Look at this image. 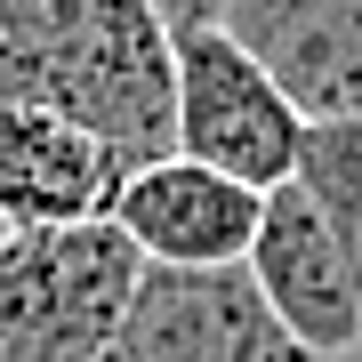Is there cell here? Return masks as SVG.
<instances>
[{
    "label": "cell",
    "mask_w": 362,
    "mask_h": 362,
    "mask_svg": "<svg viewBox=\"0 0 362 362\" xmlns=\"http://www.w3.org/2000/svg\"><path fill=\"white\" fill-rule=\"evenodd\" d=\"M0 105L65 113L121 161L177 153V49L145 0H0Z\"/></svg>",
    "instance_id": "1"
},
{
    "label": "cell",
    "mask_w": 362,
    "mask_h": 362,
    "mask_svg": "<svg viewBox=\"0 0 362 362\" xmlns=\"http://www.w3.org/2000/svg\"><path fill=\"white\" fill-rule=\"evenodd\" d=\"M145 258L97 226H49L0 242V362H113Z\"/></svg>",
    "instance_id": "2"
},
{
    "label": "cell",
    "mask_w": 362,
    "mask_h": 362,
    "mask_svg": "<svg viewBox=\"0 0 362 362\" xmlns=\"http://www.w3.org/2000/svg\"><path fill=\"white\" fill-rule=\"evenodd\" d=\"M177 49V153L218 169V177L250 185V194H274V185L298 177V153H306V121L298 105L266 81V65L242 49L226 25L169 40Z\"/></svg>",
    "instance_id": "3"
},
{
    "label": "cell",
    "mask_w": 362,
    "mask_h": 362,
    "mask_svg": "<svg viewBox=\"0 0 362 362\" xmlns=\"http://www.w3.org/2000/svg\"><path fill=\"white\" fill-rule=\"evenodd\" d=\"M113 362H314L274 322L242 266L226 274H161L145 266L129 322L113 338Z\"/></svg>",
    "instance_id": "4"
},
{
    "label": "cell",
    "mask_w": 362,
    "mask_h": 362,
    "mask_svg": "<svg viewBox=\"0 0 362 362\" xmlns=\"http://www.w3.org/2000/svg\"><path fill=\"white\" fill-rule=\"evenodd\" d=\"M258 218H266V194H250V185H233V177H218V169H202L185 153L137 161L113 194V233L161 274L250 266Z\"/></svg>",
    "instance_id": "5"
},
{
    "label": "cell",
    "mask_w": 362,
    "mask_h": 362,
    "mask_svg": "<svg viewBox=\"0 0 362 362\" xmlns=\"http://www.w3.org/2000/svg\"><path fill=\"white\" fill-rule=\"evenodd\" d=\"M250 282L274 306L298 346L314 362H346L362 346V298H354V274L338 258L330 226L314 218V202L298 185H274L266 194V218H258V242H250Z\"/></svg>",
    "instance_id": "6"
},
{
    "label": "cell",
    "mask_w": 362,
    "mask_h": 362,
    "mask_svg": "<svg viewBox=\"0 0 362 362\" xmlns=\"http://www.w3.org/2000/svg\"><path fill=\"white\" fill-rule=\"evenodd\" d=\"M226 33L266 65L306 129L362 121V0H226Z\"/></svg>",
    "instance_id": "7"
},
{
    "label": "cell",
    "mask_w": 362,
    "mask_h": 362,
    "mask_svg": "<svg viewBox=\"0 0 362 362\" xmlns=\"http://www.w3.org/2000/svg\"><path fill=\"white\" fill-rule=\"evenodd\" d=\"M137 161L73 129L65 113L0 105V218L8 233H49V226H97L113 218V194Z\"/></svg>",
    "instance_id": "8"
},
{
    "label": "cell",
    "mask_w": 362,
    "mask_h": 362,
    "mask_svg": "<svg viewBox=\"0 0 362 362\" xmlns=\"http://www.w3.org/2000/svg\"><path fill=\"white\" fill-rule=\"evenodd\" d=\"M290 185L314 202V218L330 226L338 258H346V274H354V298H362V121L306 129V153H298Z\"/></svg>",
    "instance_id": "9"
},
{
    "label": "cell",
    "mask_w": 362,
    "mask_h": 362,
    "mask_svg": "<svg viewBox=\"0 0 362 362\" xmlns=\"http://www.w3.org/2000/svg\"><path fill=\"white\" fill-rule=\"evenodd\" d=\"M145 8L161 16V33H169V40H185V33H209V25H226V0H145Z\"/></svg>",
    "instance_id": "10"
},
{
    "label": "cell",
    "mask_w": 362,
    "mask_h": 362,
    "mask_svg": "<svg viewBox=\"0 0 362 362\" xmlns=\"http://www.w3.org/2000/svg\"><path fill=\"white\" fill-rule=\"evenodd\" d=\"M0 242H8V218H0Z\"/></svg>",
    "instance_id": "11"
},
{
    "label": "cell",
    "mask_w": 362,
    "mask_h": 362,
    "mask_svg": "<svg viewBox=\"0 0 362 362\" xmlns=\"http://www.w3.org/2000/svg\"><path fill=\"white\" fill-rule=\"evenodd\" d=\"M346 362H362V346H354V354H346Z\"/></svg>",
    "instance_id": "12"
}]
</instances>
